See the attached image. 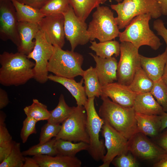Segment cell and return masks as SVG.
<instances>
[{"instance_id":"obj_27","label":"cell","mask_w":167,"mask_h":167,"mask_svg":"<svg viewBox=\"0 0 167 167\" xmlns=\"http://www.w3.org/2000/svg\"><path fill=\"white\" fill-rule=\"evenodd\" d=\"M153 83L154 82L140 66L136 70L132 81L128 86L137 94L147 93L150 92Z\"/></svg>"},{"instance_id":"obj_12","label":"cell","mask_w":167,"mask_h":167,"mask_svg":"<svg viewBox=\"0 0 167 167\" xmlns=\"http://www.w3.org/2000/svg\"><path fill=\"white\" fill-rule=\"evenodd\" d=\"M16 11L11 0H0V38L11 41L18 47L20 39Z\"/></svg>"},{"instance_id":"obj_29","label":"cell","mask_w":167,"mask_h":167,"mask_svg":"<svg viewBox=\"0 0 167 167\" xmlns=\"http://www.w3.org/2000/svg\"><path fill=\"white\" fill-rule=\"evenodd\" d=\"M55 147L57 155L75 156L76 154L83 150L87 151L89 144L83 142L73 143L62 139H56Z\"/></svg>"},{"instance_id":"obj_42","label":"cell","mask_w":167,"mask_h":167,"mask_svg":"<svg viewBox=\"0 0 167 167\" xmlns=\"http://www.w3.org/2000/svg\"><path fill=\"white\" fill-rule=\"evenodd\" d=\"M15 142L13 140L5 145L0 146V163L2 162L11 153Z\"/></svg>"},{"instance_id":"obj_14","label":"cell","mask_w":167,"mask_h":167,"mask_svg":"<svg viewBox=\"0 0 167 167\" xmlns=\"http://www.w3.org/2000/svg\"><path fill=\"white\" fill-rule=\"evenodd\" d=\"M128 150L135 157L143 160L160 159L166 153L144 134L138 132L128 140Z\"/></svg>"},{"instance_id":"obj_11","label":"cell","mask_w":167,"mask_h":167,"mask_svg":"<svg viewBox=\"0 0 167 167\" xmlns=\"http://www.w3.org/2000/svg\"><path fill=\"white\" fill-rule=\"evenodd\" d=\"M63 15L65 38L70 43L71 50L74 51L78 45H85L90 41L88 27L85 21L76 15L71 5L68 10Z\"/></svg>"},{"instance_id":"obj_33","label":"cell","mask_w":167,"mask_h":167,"mask_svg":"<svg viewBox=\"0 0 167 167\" xmlns=\"http://www.w3.org/2000/svg\"><path fill=\"white\" fill-rule=\"evenodd\" d=\"M24 160V156L21 151L20 143L15 142L10 154L0 163V167H22Z\"/></svg>"},{"instance_id":"obj_9","label":"cell","mask_w":167,"mask_h":167,"mask_svg":"<svg viewBox=\"0 0 167 167\" xmlns=\"http://www.w3.org/2000/svg\"><path fill=\"white\" fill-rule=\"evenodd\" d=\"M35 39L34 49L27 56L29 59H32L35 61L33 79L37 82L44 84L49 80L47 65L53 54L54 46L48 41L40 30Z\"/></svg>"},{"instance_id":"obj_3","label":"cell","mask_w":167,"mask_h":167,"mask_svg":"<svg viewBox=\"0 0 167 167\" xmlns=\"http://www.w3.org/2000/svg\"><path fill=\"white\" fill-rule=\"evenodd\" d=\"M152 18L149 13L142 14L135 17L120 32L118 37L122 42H128L139 49L143 45H147L154 50L161 45L159 38L150 29L149 22Z\"/></svg>"},{"instance_id":"obj_46","label":"cell","mask_w":167,"mask_h":167,"mask_svg":"<svg viewBox=\"0 0 167 167\" xmlns=\"http://www.w3.org/2000/svg\"><path fill=\"white\" fill-rule=\"evenodd\" d=\"M154 167H167V153L164 154L160 159L155 162Z\"/></svg>"},{"instance_id":"obj_5","label":"cell","mask_w":167,"mask_h":167,"mask_svg":"<svg viewBox=\"0 0 167 167\" xmlns=\"http://www.w3.org/2000/svg\"><path fill=\"white\" fill-rule=\"evenodd\" d=\"M117 14L115 19L119 29L125 28L135 17L149 13L152 18L157 19L162 15L156 0H124L110 5Z\"/></svg>"},{"instance_id":"obj_1","label":"cell","mask_w":167,"mask_h":167,"mask_svg":"<svg viewBox=\"0 0 167 167\" xmlns=\"http://www.w3.org/2000/svg\"><path fill=\"white\" fill-rule=\"evenodd\" d=\"M0 83L2 85L17 86L33 78L35 63L25 54L4 51L0 55Z\"/></svg>"},{"instance_id":"obj_4","label":"cell","mask_w":167,"mask_h":167,"mask_svg":"<svg viewBox=\"0 0 167 167\" xmlns=\"http://www.w3.org/2000/svg\"><path fill=\"white\" fill-rule=\"evenodd\" d=\"M84 60L83 56L79 53L54 46L47 65V70L61 77L74 79L78 76L82 77L84 71L82 67Z\"/></svg>"},{"instance_id":"obj_28","label":"cell","mask_w":167,"mask_h":167,"mask_svg":"<svg viewBox=\"0 0 167 167\" xmlns=\"http://www.w3.org/2000/svg\"><path fill=\"white\" fill-rule=\"evenodd\" d=\"M76 15L85 21L93 9L107 0H69Z\"/></svg>"},{"instance_id":"obj_48","label":"cell","mask_w":167,"mask_h":167,"mask_svg":"<svg viewBox=\"0 0 167 167\" xmlns=\"http://www.w3.org/2000/svg\"><path fill=\"white\" fill-rule=\"evenodd\" d=\"M161 116V132L167 128V112H164Z\"/></svg>"},{"instance_id":"obj_37","label":"cell","mask_w":167,"mask_h":167,"mask_svg":"<svg viewBox=\"0 0 167 167\" xmlns=\"http://www.w3.org/2000/svg\"><path fill=\"white\" fill-rule=\"evenodd\" d=\"M123 153L115 157L111 163L116 167H137L139 164L135 157L130 152Z\"/></svg>"},{"instance_id":"obj_24","label":"cell","mask_w":167,"mask_h":167,"mask_svg":"<svg viewBox=\"0 0 167 167\" xmlns=\"http://www.w3.org/2000/svg\"><path fill=\"white\" fill-rule=\"evenodd\" d=\"M15 8L19 22L38 23L45 16L39 9L24 4L18 0H11Z\"/></svg>"},{"instance_id":"obj_10","label":"cell","mask_w":167,"mask_h":167,"mask_svg":"<svg viewBox=\"0 0 167 167\" xmlns=\"http://www.w3.org/2000/svg\"><path fill=\"white\" fill-rule=\"evenodd\" d=\"M139 49L128 42L120 44V58L118 64L117 81L128 86L137 69L141 66Z\"/></svg>"},{"instance_id":"obj_2","label":"cell","mask_w":167,"mask_h":167,"mask_svg":"<svg viewBox=\"0 0 167 167\" xmlns=\"http://www.w3.org/2000/svg\"><path fill=\"white\" fill-rule=\"evenodd\" d=\"M98 114L106 122L128 140L139 132L135 112L133 107H125L110 100L102 94Z\"/></svg>"},{"instance_id":"obj_45","label":"cell","mask_w":167,"mask_h":167,"mask_svg":"<svg viewBox=\"0 0 167 167\" xmlns=\"http://www.w3.org/2000/svg\"><path fill=\"white\" fill-rule=\"evenodd\" d=\"M22 167H40V166L33 158L25 157V160Z\"/></svg>"},{"instance_id":"obj_21","label":"cell","mask_w":167,"mask_h":167,"mask_svg":"<svg viewBox=\"0 0 167 167\" xmlns=\"http://www.w3.org/2000/svg\"><path fill=\"white\" fill-rule=\"evenodd\" d=\"M133 107L135 113L148 115H161L165 112L150 92L138 94Z\"/></svg>"},{"instance_id":"obj_13","label":"cell","mask_w":167,"mask_h":167,"mask_svg":"<svg viewBox=\"0 0 167 167\" xmlns=\"http://www.w3.org/2000/svg\"><path fill=\"white\" fill-rule=\"evenodd\" d=\"M101 134L107 151L103 164L99 167H109L115 157L128 151V139L106 122L102 127Z\"/></svg>"},{"instance_id":"obj_49","label":"cell","mask_w":167,"mask_h":167,"mask_svg":"<svg viewBox=\"0 0 167 167\" xmlns=\"http://www.w3.org/2000/svg\"><path fill=\"white\" fill-rule=\"evenodd\" d=\"M161 79L167 86V62L165 66L164 73Z\"/></svg>"},{"instance_id":"obj_38","label":"cell","mask_w":167,"mask_h":167,"mask_svg":"<svg viewBox=\"0 0 167 167\" xmlns=\"http://www.w3.org/2000/svg\"><path fill=\"white\" fill-rule=\"evenodd\" d=\"M38 121L32 118L27 116L23 122L20 136L23 143H25L29 136L36 133V124Z\"/></svg>"},{"instance_id":"obj_43","label":"cell","mask_w":167,"mask_h":167,"mask_svg":"<svg viewBox=\"0 0 167 167\" xmlns=\"http://www.w3.org/2000/svg\"><path fill=\"white\" fill-rule=\"evenodd\" d=\"M18 0L24 4L40 10L47 3L49 0Z\"/></svg>"},{"instance_id":"obj_22","label":"cell","mask_w":167,"mask_h":167,"mask_svg":"<svg viewBox=\"0 0 167 167\" xmlns=\"http://www.w3.org/2000/svg\"><path fill=\"white\" fill-rule=\"evenodd\" d=\"M135 117L139 132L155 138L161 133V116L135 113Z\"/></svg>"},{"instance_id":"obj_50","label":"cell","mask_w":167,"mask_h":167,"mask_svg":"<svg viewBox=\"0 0 167 167\" xmlns=\"http://www.w3.org/2000/svg\"><path fill=\"white\" fill-rule=\"evenodd\" d=\"M115 1L118 2V3L124 0H114Z\"/></svg>"},{"instance_id":"obj_18","label":"cell","mask_w":167,"mask_h":167,"mask_svg":"<svg viewBox=\"0 0 167 167\" xmlns=\"http://www.w3.org/2000/svg\"><path fill=\"white\" fill-rule=\"evenodd\" d=\"M140 66L148 77L153 82L161 78L167 62V48L162 54L153 58L140 54Z\"/></svg>"},{"instance_id":"obj_35","label":"cell","mask_w":167,"mask_h":167,"mask_svg":"<svg viewBox=\"0 0 167 167\" xmlns=\"http://www.w3.org/2000/svg\"><path fill=\"white\" fill-rule=\"evenodd\" d=\"M162 107L165 112H167V86L161 78L154 82L153 88L150 92Z\"/></svg>"},{"instance_id":"obj_34","label":"cell","mask_w":167,"mask_h":167,"mask_svg":"<svg viewBox=\"0 0 167 167\" xmlns=\"http://www.w3.org/2000/svg\"><path fill=\"white\" fill-rule=\"evenodd\" d=\"M70 6L69 0H49L40 10L45 16L53 14H63Z\"/></svg>"},{"instance_id":"obj_41","label":"cell","mask_w":167,"mask_h":167,"mask_svg":"<svg viewBox=\"0 0 167 167\" xmlns=\"http://www.w3.org/2000/svg\"><path fill=\"white\" fill-rule=\"evenodd\" d=\"M155 138V143L167 153V128L161 132Z\"/></svg>"},{"instance_id":"obj_47","label":"cell","mask_w":167,"mask_h":167,"mask_svg":"<svg viewBox=\"0 0 167 167\" xmlns=\"http://www.w3.org/2000/svg\"><path fill=\"white\" fill-rule=\"evenodd\" d=\"M160 7L162 15H167V0H156Z\"/></svg>"},{"instance_id":"obj_30","label":"cell","mask_w":167,"mask_h":167,"mask_svg":"<svg viewBox=\"0 0 167 167\" xmlns=\"http://www.w3.org/2000/svg\"><path fill=\"white\" fill-rule=\"evenodd\" d=\"M75 106L70 107L66 103L64 95L61 94L56 107L50 111V116L47 120L49 123L60 124L65 121L72 113Z\"/></svg>"},{"instance_id":"obj_16","label":"cell","mask_w":167,"mask_h":167,"mask_svg":"<svg viewBox=\"0 0 167 167\" xmlns=\"http://www.w3.org/2000/svg\"><path fill=\"white\" fill-rule=\"evenodd\" d=\"M102 94L113 102L125 107H133L137 93L131 90L127 86L114 82L102 86Z\"/></svg>"},{"instance_id":"obj_44","label":"cell","mask_w":167,"mask_h":167,"mask_svg":"<svg viewBox=\"0 0 167 167\" xmlns=\"http://www.w3.org/2000/svg\"><path fill=\"white\" fill-rule=\"evenodd\" d=\"M9 102L6 92L1 88H0V109L6 107Z\"/></svg>"},{"instance_id":"obj_23","label":"cell","mask_w":167,"mask_h":167,"mask_svg":"<svg viewBox=\"0 0 167 167\" xmlns=\"http://www.w3.org/2000/svg\"><path fill=\"white\" fill-rule=\"evenodd\" d=\"M40 167H80L82 162L76 156L57 155L33 156Z\"/></svg>"},{"instance_id":"obj_25","label":"cell","mask_w":167,"mask_h":167,"mask_svg":"<svg viewBox=\"0 0 167 167\" xmlns=\"http://www.w3.org/2000/svg\"><path fill=\"white\" fill-rule=\"evenodd\" d=\"M82 77L84 84L85 92L88 98L99 97L102 95V86L95 68L90 66L84 71Z\"/></svg>"},{"instance_id":"obj_20","label":"cell","mask_w":167,"mask_h":167,"mask_svg":"<svg viewBox=\"0 0 167 167\" xmlns=\"http://www.w3.org/2000/svg\"><path fill=\"white\" fill-rule=\"evenodd\" d=\"M48 78L50 80L60 84L67 89L75 99L77 105H85L88 98L83 85V78L78 82L74 79L59 77L52 74L49 75Z\"/></svg>"},{"instance_id":"obj_6","label":"cell","mask_w":167,"mask_h":167,"mask_svg":"<svg viewBox=\"0 0 167 167\" xmlns=\"http://www.w3.org/2000/svg\"><path fill=\"white\" fill-rule=\"evenodd\" d=\"M88 32L90 41L112 40L118 37L120 32L113 13L106 6H99L93 13Z\"/></svg>"},{"instance_id":"obj_19","label":"cell","mask_w":167,"mask_h":167,"mask_svg":"<svg viewBox=\"0 0 167 167\" xmlns=\"http://www.w3.org/2000/svg\"><path fill=\"white\" fill-rule=\"evenodd\" d=\"M39 30L37 23L19 22L20 44L17 47L18 52L27 55L32 51L35 45V41H33V40Z\"/></svg>"},{"instance_id":"obj_40","label":"cell","mask_w":167,"mask_h":167,"mask_svg":"<svg viewBox=\"0 0 167 167\" xmlns=\"http://www.w3.org/2000/svg\"><path fill=\"white\" fill-rule=\"evenodd\" d=\"M153 28L156 31L157 34L164 39L167 48V28L165 27L163 21L160 19H156L153 22Z\"/></svg>"},{"instance_id":"obj_17","label":"cell","mask_w":167,"mask_h":167,"mask_svg":"<svg viewBox=\"0 0 167 167\" xmlns=\"http://www.w3.org/2000/svg\"><path fill=\"white\" fill-rule=\"evenodd\" d=\"M89 54L96 62L95 68L102 86L117 81L118 62L115 57L102 58L92 53Z\"/></svg>"},{"instance_id":"obj_15","label":"cell","mask_w":167,"mask_h":167,"mask_svg":"<svg viewBox=\"0 0 167 167\" xmlns=\"http://www.w3.org/2000/svg\"><path fill=\"white\" fill-rule=\"evenodd\" d=\"M64 20L63 14H53L45 16L38 23L48 41L62 48L65 43Z\"/></svg>"},{"instance_id":"obj_26","label":"cell","mask_w":167,"mask_h":167,"mask_svg":"<svg viewBox=\"0 0 167 167\" xmlns=\"http://www.w3.org/2000/svg\"><path fill=\"white\" fill-rule=\"evenodd\" d=\"M89 48L94 51L97 56L102 58H107L114 55L117 57L120 54V44L115 40H110L97 43L95 40L90 41Z\"/></svg>"},{"instance_id":"obj_36","label":"cell","mask_w":167,"mask_h":167,"mask_svg":"<svg viewBox=\"0 0 167 167\" xmlns=\"http://www.w3.org/2000/svg\"><path fill=\"white\" fill-rule=\"evenodd\" d=\"M61 127L60 124H54L47 122L41 128L39 138V143H44L50 140L53 137H55Z\"/></svg>"},{"instance_id":"obj_32","label":"cell","mask_w":167,"mask_h":167,"mask_svg":"<svg viewBox=\"0 0 167 167\" xmlns=\"http://www.w3.org/2000/svg\"><path fill=\"white\" fill-rule=\"evenodd\" d=\"M24 111L27 116L33 118L38 122L47 120L50 116V111L48 110L47 106L36 99H33L32 104L26 106Z\"/></svg>"},{"instance_id":"obj_39","label":"cell","mask_w":167,"mask_h":167,"mask_svg":"<svg viewBox=\"0 0 167 167\" xmlns=\"http://www.w3.org/2000/svg\"><path fill=\"white\" fill-rule=\"evenodd\" d=\"M6 115L2 111L0 112V146L6 144L13 140L5 124Z\"/></svg>"},{"instance_id":"obj_7","label":"cell","mask_w":167,"mask_h":167,"mask_svg":"<svg viewBox=\"0 0 167 167\" xmlns=\"http://www.w3.org/2000/svg\"><path fill=\"white\" fill-rule=\"evenodd\" d=\"M95 98H88L84 106L87 114V130L90 141L87 151L93 160L99 161L103 160L105 155V143L99 138V134L105 122L96 110Z\"/></svg>"},{"instance_id":"obj_31","label":"cell","mask_w":167,"mask_h":167,"mask_svg":"<svg viewBox=\"0 0 167 167\" xmlns=\"http://www.w3.org/2000/svg\"><path fill=\"white\" fill-rule=\"evenodd\" d=\"M56 141V139L54 137L45 143H39L31 147L28 149L22 152V153L24 156L41 155L55 156L57 155L55 145Z\"/></svg>"},{"instance_id":"obj_8","label":"cell","mask_w":167,"mask_h":167,"mask_svg":"<svg viewBox=\"0 0 167 167\" xmlns=\"http://www.w3.org/2000/svg\"><path fill=\"white\" fill-rule=\"evenodd\" d=\"M87 114L84 106H75L73 111L64 121L56 139L71 142H83L88 144L89 138L87 130Z\"/></svg>"}]
</instances>
